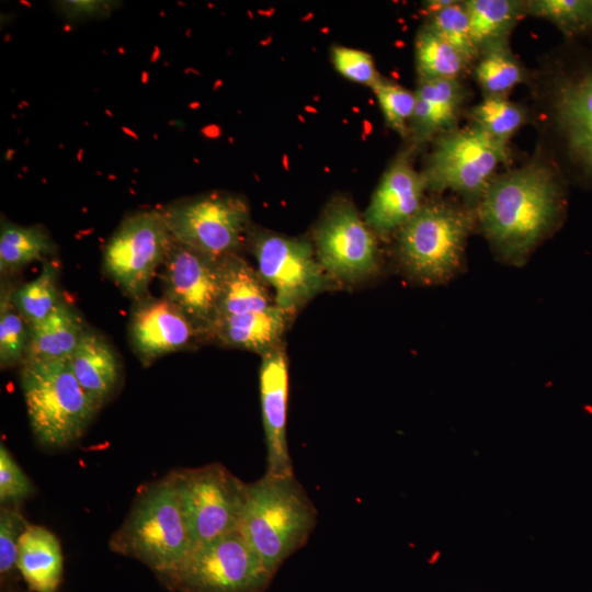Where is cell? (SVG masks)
Listing matches in <instances>:
<instances>
[{
  "mask_svg": "<svg viewBox=\"0 0 592 592\" xmlns=\"http://www.w3.org/2000/svg\"><path fill=\"white\" fill-rule=\"evenodd\" d=\"M566 195L558 173L533 161L491 180L479 202L483 234L499 255L523 263L561 223Z\"/></svg>",
  "mask_w": 592,
  "mask_h": 592,
  "instance_id": "cell-1",
  "label": "cell"
},
{
  "mask_svg": "<svg viewBox=\"0 0 592 592\" xmlns=\"http://www.w3.org/2000/svg\"><path fill=\"white\" fill-rule=\"evenodd\" d=\"M109 548L143 562L163 581L195 551L173 470L146 485L135 498Z\"/></svg>",
  "mask_w": 592,
  "mask_h": 592,
  "instance_id": "cell-2",
  "label": "cell"
},
{
  "mask_svg": "<svg viewBox=\"0 0 592 592\" xmlns=\"http://www.w3.org/2000/svg\"><path fill=\"white\" fill-rule=\"evenodd\" d=\"M317 520V509L295 474L265 473L247 482L239 532L273 576L307 544Z\"/></svg>",
  "mask_w": 592,
  "mask_h": 592,
  "instance_id": "cell-3",
  "label": "cell"
},
{
  "mask_svg": "<svg viewBox=\"0 0 592 592\" xmlns=\"http://www.w3.org/2000/svg\"><path fill=\"white\" fill-rule=\"evenodd\" d=\"M20 385L33 435L47 448L78 442L100 410L77 380L68 357L23 363Z\"/></svg>",
  "mask_w": 592,
  "mask_h": 592,
  "instance_id": "cell-4",
  "label": "cell"
},
{
  "mask_svg": "<svg viewBox=\"0 0 592 592\" xmlns=\"http://www.w3.org/2000/svg\"><path fill=\"white\" fill-rule=\"evenodd\" d=\"M471 216L443 202L423 203L397 231V255L403 271L424 284L445 282L460 265Z\"/></svg>",
  "mask_w": 592,
  "mask_h": 592,
  "instance_id": "cell-5",
  "label": "cell"
},
{
  "mask_svg": "<svg viewBox=\"0 0 592 592\" xmlns=\"http://www.w3.org/2000/svg\"><path fill=\"white\" fill-rule=\"evenodd\" d=\"M173 239L215 260L240 254L250 230V209L237 195L210 192L159 208Z\"/></svg>",
  "mask_w": 592,
  "mask_h": 592,
  "instance_id": "cell-6",
  "label": "cell"
},
{
  "mask_svg": "<svg viewBox=\"0 0 592 592\" xmlns=\"http://www.w3.org/2000/svg\"><path fill=\"white\" fill-rule=\"evenodd\" d=\"M246 244L276 305L292 318L318 294L335 286L306 238L250 228Z\"/></svg>",
  "mask_w": 592,
  "mask_h": 592,
  "instance_id": "cell-7",
  "label": "cell"
},
{
  "mask_svg": "<svg viewBox=\"0 0 592 592\" xmlns=\"http://www.w3.org/2000/svg\"><path fill=\"white\" fill-rule=\"evenodd\" d=\"M173 473L195 549L239 530L247 482L219 463Z\"/></svg>",
  "mask_w": 592,
  "mask_h": 592,
  "instance_id": "cell-8",
  "label": "cell"
},
{
  "mask_svg": "<svg viewBox=\"0 0 592 592\" xmlns=\"http://www.w3.org/2000/svg\"><path fill=\"white\" fill-rule=\"evenodd\" d=\"M273 578L238 530L197 547L161 582L177 592H266Z\"/></svg>",
  "mask_w": 592,
  "mask_h": 592,
  "instance_id": "cell-9",
  "label": "cell"
},
{
  "mask_svg": "<svg viewBox=\"0 0 592 592\" xmlns=\"http://www.w3.org/2000/svg\"><path fill=\"white\" fill-rule=\"evenodd\" d=\"M510 158L508 143L476 125L443 133L435 141L424 172L426 187L481 197L496 169Z\"/></svg>",
  "mask_w": 592,
  "mask_h": 592,
  "instance_id": "cell-10",
  "label": "cell"
},
{
  "mask_svg": "<svg viewBox=\"0 0 592 592\" xmlns=\"http://www.w3.org/2000/svg\"><path fill=\"white\" fill-rule=\"evenodd\" d=\"M375 235L351 201L334 197L328 203L315 226L312 244L334 285L356 284L376 273L379 258Z\"/></svg>",
  "mask_w": 592,
  "mask_h": 592,
  "instance_id": "cell-11",
  "label": "cell"
},
{
  "mask_svg": "<svg viewBox=\"0 0 592 592\" xmlns=\"http://www.w3.org/2000/svg\"><path fill=\"white\" fill-rule=\"evenodd\" d=\"M172 243L159 209L137 212L125 217L109 239L103 252L104 270L126 295L140 299Z\"/></svg>",
  "mask_w": 592,
  "mask_h": 592,
  "instance_id": "cell-12",
  "label": "cell"
},
{
  "mask_svg": "<svg viewBox=\"0 0 592 592\" xmlns=\"http://www.w3.org/2000/svg\"><path fill=\"white\" fill-rule=\"evenodd\" d=\"M223 261L173 239L163 263V296L189 318L202 339H210L217 320L223 293Z\"/></svg>",
  "mask_w": 592,
  "mask_h": 592,
  "instance_id": "cell-13",
  "label": "cell"
},
{
  "mask_svg": "<svg viewBox=\"0 0 592 592\" xmlns=\"http://www.w3.org/2000/svg\"><path fill=\"white\" fill-rule=\"evenodd\" d=\"M553 101L567 160L577 177L592 183V64L581 62L562 71Z\"/></svg>",
  "mask_w": 592,
  "mask_h": 592,
  "instance_id": "cell-14",
  "label": "cell"
},
{
  "mask_svg": "<svg viewBox=\"0 0 592 592\" xmlns=\"http://www.w3.org/2000/svg\"><path fill=\"white\" fill-rule=\"evenodd\" d=\"M288 360L285 345L261 356L259 388L261 415L266 447V471L271 475L294 474L287 443Z\"/></svg>",
  "mask_w": 592,
  "mask_h": 592,
  "instance_id": "cell-15",
  "label": "cell"
},
{
  "mask_svg": "<svg viewBox=\"0 0 592 592\" xmlns=\"http://www.w3.org/2000/svg\"><path fill=\"white\" fill-rule=\"evenodd\" d=\"M128 329L133 349L144 364L202 339L189 318L164 296L137 299Z\"/></svg>",
  "mask_w": 592,
  "mask_h": 592,
  "instance_id": "cell-16",
  "label": "cell"
},
{
  "mask_svg": "<svg viewBox=\"0 0 592 592\" xmlns=\"http://www.w3.org/2000/svg\"><path fill=\"white\" fill-rule=\"evenodd\" d=\"M426 182L414 170L410 152L400 153L384 173L377 185L364 219L379 236L397 232L423 205Z\"/></svg>",
  "mask_w": 592,
  "mask_h": 592,
  "instance_id": "cell-17",
  "label": "cell"
},
{
  "mask_svg": "<svg viewBox=\"0 0 592 592\" xmlns=\"http://www.w3.org/2000/svg\"><path fill=\"white\" fill-rule=\"evenodd\" d=\"M292 319L278 306L259 312L224 316L216 320L210 339L262 356L283 343Z\"/></svg>",
  "mask_w": 592,
  "mask_h": 592,
  "instance_id": "cell-18",
  "label": "cell"
},
{
  "mask_svg": "<svg viewBox=\"0 0 592 592\" xmlns=\"http://www.w3.org/2000/svg\"><path fill=\"white\" fill-rule=\"evenodd\" d=\"M77 380L101 409L116 391L121 379L118 358L104 338L87 329L68 357Z\"/></svg>",
  "mask_w": 592,
  "mask_h": 592,
  "instance_id": "cell-19",
  "label": "cell"
},
{
  "mask_svg": "<svg viewBox=\"0 0 592 592\" xmlns=\"http://www.w3.org/2000/svg\"><path fill=\"white\" fill-rule=\"evenodd\" d=\"M16 568L31 591L56 592L64 572L57 536L44 526L29 524L20 539Z\"/></svg>",
  "mask_w": 592,
  "mask_h": 592,
  "instance_id": "cell-20",
  "label": "cell"
},
{
  "mask_svg": "<svg viewBox=\"0 0 592 592\" xmlns=\"http://www.w3.org/2000/svg\"><path fill=\"white\" fill-rule=\"evenodd\" d=\"M410 121L417 140L454 129L464 91L457 79H420Z\"/></svg>",
  "mask_w": 592,
  "mask_h": 592,
  "instance_id": "cell-21",
  "label": "cell"
},
{
  "mask_svg": "<svg viewBox=\"0 0 592 592\" xmlns=\"http://www.w3.org/2000/svg\"><path fill=\"white\" fill-rule=\"evenodd\" d=\"M86 330L80 316L61 300L47 317L30 325L29 344L23 363L69 357Z\"/></svg>",
  "mask_w": 592,
  "mask_h": 592,
  "instance_id": "cell-22",
  "label": "cell"
},
{
  "mask_svg": "<svg viewBox=\"0 0 592 592\" xmlns=\"http://www.w3.org/2000/svg\"><path fill=\"white\" fill-rule=\"evenodd\" d=\"M224 281L218 316L264 311L277 306L267 285L240 254L223 261Z\"/></svg>",
  "mask_w": 592,
  "mask_h": 592,
  "instance_id": "cell-23",
  "label": "cell"
},
{
  "mask_svg": "<svg viewBox=\"0 0 592 592\" xmlns=\"http://www.w3.org/2000/svg\"><path fill=\"white\" fill-rule=\"evenodd\" d=\"M463 5L479 54L492 46L506 44L509 33L525 11V2L514 0H467Z\"/></svg>",
  "mask_w": 592,
  "mask_h": 592,
  "instance_id": "cell-24",
  "label": "cell"
},
{
  "mask_svg": "<svg viewBox=\"0 0 592 592\" xmlns=\"http://www.w3.org/2000/svg\"><path fill=\"white\" fill-rule=\"evenodd\" d=\"M55 249L53 239L42 226H21L7 220L1 221V273L12 272L34 261L44 260Z\"/></svg>",
  "mask_w": 592,
  "mask_h": 592,
  "instance_id": "cell-25",
  "label": "cell"
},
{
  "mask_svg": "<svg viewBox=\"0 0 592 592\" xmlns=\"http://www.w3.org/2000/svg\"><path fill=\"white\" fill-rule=\"evenodd\" d=\"M415 62L420 79H457L469 64L429 25L417 35Z\"/></svg>",
  "mask_w": 592,
  "mask_h": 592,
  "instance_id": "cell-26",
  "label": "cell"
},
{
  "mask_svg": "<svg viewBox=\"0 0 592 592\" xmlns=\"http://www.w3.org/2000/svg\"><path fill=\"white\" fill-rule=\"evenodd\" d=\"M481 54L475 73L486 96H503L525 80V71L508 44L492 46Z\"/></svg>",
  "mask_w": 592,
  "mask_h": 592,
  "instance_id": "cell-27",
  "label": "cell"
},
{
  "mask_svg": "<svg viewBox=\"0 0 592 592\" xmlns=\"http://www.w3.org/2000/svg\"><path fill=\"white\" fill-rule=\"evenodd\" d=\"M12 299L29 325L47 317L61 301L56 266L50 262H44L36 278L13 289Z\"/></svg>",
  "mask_w": 592,
  "mask_h": 592,
  "instance_id": "cell-28",
  "label": "cell"
},
{
  "mask_svg": "<svg viewBox=\"0 0 592 592\" xmlns=\"http://www.w3.org/2000/svg\"><path fill=\"white\" fill-rule=\"evenodd\" d=\"M525 10L555 24L568 38L592 34V0L526 1Z\"/></svg>",
  "mask_w": 592,
  "mask_h": 592,
  "instance_id": "cell-29",
  "label": "cell"
},
{
  "mask_svg": "<svg viewBox=\"0 0 592 592\" xmlns=\"http://www.w3.org/2000/svg\"><path fill=\"white\" fill-rule=\"evenodd\" d=\"M12 294V288L2 285L0 296V364L2 368L22 365L30 337V325L15 307Z\"/></svg>",
  "mask_w": 592,
  "mask_h": 592,
  "instance_id": "cell-30",
  "label": "cell"
},
{
  "mask_svg": "<svg viewBox=\"0 0 592 592\" xmlns=\"http://www.w3.org/2000/svg\"><path fill=\"white\" fill-rule=\"evenodd\" d=\"M470 117L474 125L504 143L525 122L523 109L503 96H486L470 110Z\"/></svg>",
  "mask_w": 592,
  "mask_h": 592,
  "instance_id": "cell-31",
  "label": "cell"
},
{
  "mask_svg": "<svg viewBox=\"0 0 592 592\" xmlns=\"http://www.w3.org/2000/svg\"><path fill=\"white\" fill-rule=\"evenodd\" d=\"M426 25L457 49L468 62L479 55L471 39L469 19L463 2L455 1L432 13Z\"/></svg>",
  "mask_w": 592,
  "mask_h": 592,
  "instance_id": "cell-32",
  "label": "cell"
},
{
  "mask_svg": "<svg viewBox=\"0 0 592 592\" xmlns=\"http://www.w3.org/2000/svg\"><path fill=\"white\" fill-rule=\"evenodd\" d=\"M372 89L387 125L406 136L415 105L414 93L383 78Z\"/></svg>",
  "mask_w": 592,
  "mask_h": 592,
  "instance_id": "cell-33",
  "label": "cell"
},
{
  "mask_svg": "<svg viewBox=\"0 0 592 592\" xmlns=\"http://www.w3.org/2000/svg\"><path fill=\"white\" fill-rule=\"evenodd\" d=\"M29 526L19 505L0 509V576L1 581L18 571L16 559L20 539Z\"/></svg>",
  "mask_w": 592,
  "mask_h": 592,
  "instance_id": "cell-34",
  "label": "cell"
},
{
  "mask_svg": "<svg viewBox=\"0 0 592 592\" xmlns=\"http://www.w3.org/2000/svg\"><path fill=\"white\" fill-rule=\"evenodd\" d=\"M35 492V487L4 444L0 445V503L21 505Z\"/></svg>",
  "mask_w": 592,
  "mask_h": 592,
  "instance_id": "cell-35",
  "label": "cell"
},
{
  "mask_svg": "<svg viewBox=\"0 0 592 592\" xmlns=\"http://www.w3.org/2000/svg\"><path fill=\"white\" fill-rule=\"evenodd\" d=\"M331 61L340 75L353 82L373 88L382 79L372 56L364 50L333 46Z\"/></svg>",
  "mask_w": 592,
  "mask_h": 592,
  "instance_id": "cell-36",
  "label": "cell"
},
{
  "mask_svg": "<svg viewBox=\"0 0 592 592\" xmlns=\"http://www.w3.org/2000/svg\"><path fill=\"white\" fill-rule=\"evenodd\" d=\"M65 13L72 16L94 15L103 12H109V2L100 1H66L61 2Z\"/></svg>",
  "mask_w": 592,
  "mask_h": 592,
  "instance_id": "cell-37",
  "label": "cell"
},
{
  "mask_svg": "<svg viewBox=\"0 0 592 592\" xmlns=\"http://www.w3.org/2000/svg\"><path fill=\"white\" fill-rule=\"evenodd\" d=\"M453 0H434V1H426L425 7L430 14L454 3Z\"/></svg>",
  "mask_w": 592,
  "mask_h": 592,
  "instance_id": "cell-38",
  "label": "cell"
},
{
  "mask_svg": "<svg viewBox=\"0 0 592 592\" xmlns=\"http://www.w3.org/2000/svg\"><path fill=\"white\" fill-rule=\"evenodd\" d=\"M589 36H592V34H590Z\"/></svg>",
  "mask_w": 592,
  "mask_h": 592,
  "instance_id": "cell-39",
  "label": "cell"
}]
</instances>
